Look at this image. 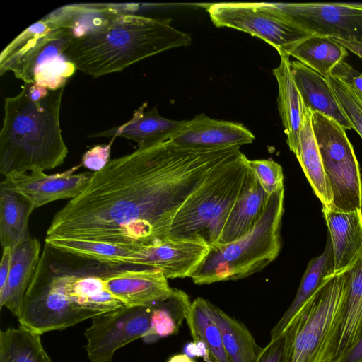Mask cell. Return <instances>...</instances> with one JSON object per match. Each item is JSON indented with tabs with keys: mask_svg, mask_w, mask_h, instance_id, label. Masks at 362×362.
<instances>
[{
	"mask_svg": "<svg viewBox=\"0 0 362 362\" xmlns=\"http://www.w3.org/2000/svg\"><path fill=\"white\" fill-rule=\"evenodd\" d=\"M346 274L332 276L287 326L284 362H334L346 289Z\"/></svg>",
	"mask_w": 362,
	"mask_h": 362,
	"instance_id": "52a82bcc",
	"label": "cell"
},
{
	"mask_svg": "<svg viewBox=\"0 0 362 362\" xmlns=\"http://www.w3.org/2000/svg\"><path fill=\"white\" fill-rule=\"evenodd\" d=\"M202 239H172L140 247L134 264L161 272L168 279L190 277L209 252Z\"/></svg>",
	"mask_w": 362,
	"mask_h": 362,
	"instance_id": "5bb4252c",
	"label": "cell"
},
{
	"mask_svg": "<svg viewBox=\"0 0 362 362\" xmlns=\"http://www.w3.org/2000/svg\"><path fill=\"white\" fill-rule=\"evenodd\" d=\"M103 280L109 292L128 307L151 305L173 290L161 272L132 264H110Z\"/></svg>",
	"mask_w": 362,
	"mask_h": 362,
	"instance_id": "4fadbf2b",
	"label": "cell"
},
{
	"mask_svg": "<svg viewBox=\"0 0 362 362\" xmlns=\"http://www.w3.org/2000/svg\"><path fill=\"white\" fill-rule=\"evenodd\" d=\"M167 362H196L191 357L185 354H179L172 356Z\"/></svg>",
	"mask_w": 362,
	"mask_h": 362,
	"instance_id": "b9f144b4",
	"label": "cell"
},
{
	"mask_svg": "<svg viewBox=\"0 0 362 362\" xmlns=\"http://www.w3.org/2000/svg\"><path fill=\"white\" fill-rule=\"evenodd\" d=\"M248 165L264 191L271 195L284 187L281 166L272 160H249Z\"/></svg>",
	"mask_w": 362,
	"mask_h": 362,
	"instance_id": "836d02e7",
	"label": "cell"
},
{
	"mask_svg": "<svg viewBox=\"0 0 362 362\" xmlns=\"http://www.w3.org/2000/svg\"><path fill=\"white\" fill-rule=\"evenodd\" d=\"M269 196L252 174L228 213L215 245L232 243L249 233L260 218Z\"/></svg>",
	"mask_w": 362,
	"mask_h": 362,
	"instance_id": "603a6c76",
	"label": "cell"
},
{
	"mask_svg": "<svg viewBox=\"0 0 362 362\" xmlns=\"http://www.w3.org/2000/svg\"><path fill=\"white\" fill-rule=\"evenodd\" d=\"M79 164L62 173L47 175L44 171L14 173L4 180L31 202L34 209L49 202L74 199L87 186L93 173L75 174Z\"/></svg>",
	"mask_w": 362,
	"mask_h": 362,
	"instance_id": "9a60e30c",
	"label": "cell"
},
{
	"mask_svg": "<svg viewBox=\"0 0 362 362\" xmlns=\"http://www.w3.org/2000/svg\"><path fill=\"white\" fill-rule=\"evenodd\" d=\"M312 125L332 194V211H362L359 165L346 129L317 112H312Z\"/></svg>",
	"mask_w": 362,
	"mask_h": 362,
	"instance_id": "ba28073f",
	"label": "cell"
},
{
	"mask_svg": "<svg viewBox=\"0 0 362 362\" xmlns=\"http://www.w3.org/2000/svg\"><path fill=\"white\" fill-rule=\"evenodd\" d=\"M184 354L188 356L202 357L205 362H212L209 353L205 345L199 341L189 342L183 348Z\"/></svg>",
	"mask_w": 362,
	"mask_h": 362,
	"instance_id": "f35d334b",
	"label": "cell"
},
{
	"mask_svg": "<svg viewBox=\"0 0 362 362\" xmlns=\"http://www.w3.org/2000/svg\"><path fill=\"white\" fill-rule=\"evenodd\" d=\"M207 300L197 298L190 305L186 322L194 341L203 343L212 362H230L225 351L221 332L209 315Z\"/></svg>",
	"mask_w": 362,
	"mask_h": 362,
	"instance_id": "1f68e13d",
	"label": "cell"
},
{
	"mask_svg": "<svg viewBox=\"0 0 362 362\" xmlns=\"http://www.w3.org/2000/svg\"><path fill=\"white\" fill-rule=\"evenodd\" d=\"M34 208L28 198L4 180L0 185V240L2 248L13 250L30 237L28 219Z\"/></svg>",
	"mask_w": 362,
	"mask_h": 362,
	"instance_id": "484cf974",
	"label": "cell"
},
{
	"mask_svg": "<svg viewBox=\"0 0 362 362\" xmlns=\"http://www.w3.org/2000/svg\"><path fill=\"white\" fill-rule=\"evenodd\" d=\"M207 309L221 334L230 362H256L262 349L247 328L207 300Z\"/></svg>",
	"mask_w": 362,
	"mask_h": 362,
	"instance_id": "4316f807",
	"label": "cell"
},
{
	"mask_svg": "<svg viewBox=\"0 0 362 362\" xmlns=\"http://www.w3.org/2000/svg\"><path fill=\"white\" fill-rule=\"evenodd\" d=\"M12 250L10 247L3 249V254L0 264V292L6 284L11 262Z\"/></svg>",
	"mask_w": 362,
	"mask_h": 362,
	"instance_id": "ab89813d",
	"label": "cell"
},
{
	"mask_svg": "<svg viewBox=\"0 0 362 362\" xmlns=\"http://www.w3.org/2000/svg\"><path fill=\"white\" fill-rule=\"evenodd\" d=\"M240 146L199 148L168 140L110 160L54 216L49 238L136 247L170 239L173 218Z\"/></svg>",
	"mask_w": 362,
	"mask_h": 362,
	"instance_id": "6da1fadb",
	"label": "cell"
},
{
	"mask_svg": "<svg viewBox=\"0 0 362 362\" xmlns=\"http://www.w3.org/2000/svg\"><path fill=\"white\" fill-rule=\"evenodd\" d=\"M64 87L49 90L33 100L23 88L4 101L0 132V173L44 171L61 165L68 153L62 138L59 112Z\"/></svg>",
	"mask_w": 362,
	"mask_h": 362,
	"instance_id": "277c9868",
	"label": "cell"
},
{
	"mask_svg": "<svg viewBox=\"0 0 362 362\" xmlns=\"http://www.w3.org/2000/svg\"><path fill=\"white\" fill-rule=\"evenodd\" d=\"M256 362H284V337L283 335L262 349Z\"/></svg>",
	"mask_w": 362,
	"mask_h": 362,
	"instance_id": "74e56055",
	"label": "cell"
},
{
	"mask_svg": "<svg viewBox=\"0 0 362 362\" xmlns=\"http://www.w3.org/2000/svg\"><path fill=\"white\" fill-rule=\"evenodd\" d=\"M345 272L346 289L334 362L362 337V250Z\"/></svg>",
	"mask_w": 362,
	"mask_h": 362,
	"instance_id": "44dd1931",
	"label": "cell"
},
{
	"mask_svg": "<svg viewBox=\"0 0 362 362\" xmlns=\"http://www.w3.org/2000/svg\"><path fill=\"white\" fill-rule=\"evenodd\" d=\"M323 208L333 210L332 194L322 166L312 125V112L304 103L298 145L293 151Z\"/></svg>",
	"mask_w": 362,
	"mask_h": 362,
	"instance_id": "7402d4cb",
	"label": "cell"
},
{
	"mask_svg": "<svg viewBox=\"0 0 362 362\" xmlns=\"http://www.w3.org/2000/svg\"><path fill=\"white\" fill-rule=\"evenodd\" d=\"M331 240L334 274L346 271L362 250V211H334L322 208Z\"/></svg>",
	"mask_w": 362,
	"mask_h": 362,
	"instance_id": "d6986e66",
	"label": "cell"
},
{
	"mask_svg": "<svg viewBox=\"0 0 362 362\" xmlns=\"http://www.w3.org/2000/svg\"><path fill=\"white\" fill-rule=\"evenodd\" d=\"M191 303L185 291L173 288L168 297L151 305V329L144 341L151 344L160 338L176 334L186 320Z\"/></svg>",
	"mask_w": 362,
	"mask_h": 362,
	"instance_id": "f1b7e54d",
	"label": "cell"
},
{
	"mask_svg": "<svg viewBox=\"0 0 362 362\" xmlns=\"http://www.w3.org/2000/svg\"><path fill=\"white\" fill-rule=\"evenodd\" d=\"M216 27L236 29L257 37L279 54L313 35L284 18L271 3H216L207 7Z\"/></svg>",
	"mask_w": 362,
	"mask_h": 362,
	"instance_id": "30bf717a",
	"label": "cell"
},
{
	"mask_svg": "<svg viewBox=\"0 0 362 362\" xmlns=\"http://www.w3.org/2000/svg\"><path fill=\"white\" fill-rule=\"evenodd\" d=\"M45 243L63 251L103 263L134 264L140 247L61 238H45Z\"/></svg>",
	"mask_w": 362,
	"mask_h": 362,
	"instance_id": "f546056e",
	"label": "cell"
},
{
	"mask_svg": "<svg viewBox=\"0 0 362 362\" xmlns=\"http://www.w3.org/2000/svg\"><path fill=\"white\" fill-rule=\"evenodd\" d=\"M291 70L302 99L312 112L327 116L346 129H353L326 78L298 60L291 62Z\"/></svg>",
	"mask_w": 362,
	"mask_h": 362,
	"instance_id": "ffe728a7",
	"label": "cell"
},
{
	"mask_svg": "<svg viewBox=\"0 0 362 362\" xmlns=\"http://www.w3.org/2000/svg\"><path fill=\"white\" fill-rule=\"evenodd\" d=\"M284 188L269 196L255 226L242 238L210 247L191 276L195 284L234 281L259 272L273 262L281 250V226L284 211Z\"/></svg>",
	"mask_w": 362,
	"mask_h": 362,
	"instance_id": "5b68a950",
	"label": "cell"
},
{
	"mask_svg": "<svg viewBox=\"0 0 362 362\" xmlns=\"http://www.w3.org/2000/svg\"><path fill=\"white\" fill-rule=\"evenodd\" d=\"M76 70L75 66L63 55L42 69L35 76L34 83L50 90L65 87L69 78Z\"/></svg>",
	"mask_w": 362,
	"mask_h": 362,
	"instance_id": "e575fe53",
	"label": "cell"
},
{
	"mask_svg": "<svg viewBox=\"0 0 362 362\" xmlns=\"http://www.w3.org/2000/svg\"><path fill=\"white\" fill-rule=\"evenodd\" d=\"M147 105L146 102L143 103L124 124L94 133L89 137H123L136 141L139 147H147L170 140L186 122L165 118L156 107L146 111Z\"/></svg>",
	"mask_w": 362,
	"mask_h": 362,
	"instance_id": "e0dca14e",
	"label": "cell"
},
{
	"mask_svg": "<svg viewBox=\"0 0 362 362\" xmlns=\"http://www.w3.org/2000/svg\"><path fill=\"white\" fill-rule=\"evenodd\" d=\"M0 362H52L40 334L21 326L0 332Z\"/></svg>",
	"mask_w": 362,
	"mask_h": 362,
	"instance_id": "4dcf8cb0",
	"label": "cell"
},
{
	"mask_svg": "<svg viewBox=\"0 0 362 362\" xmlns=\"http://www.w3.org/2000/svg\"><path fill=\"white\" fill-rule=\"evenodd\" d=\"M112 141L109 144L97 145L88 150L82 156L81 165L94 172L103 168L110 160Z\"/></svg>",
	"mask_w": 362,
	"mask_h": 362,
	"instance_id": "d590c367",
	"label": "cell"
},
{
	"mask_svg": "<svg viewBox=\"0 0 362 362\" xmlns=\"http://www.w3.org/2000/svg\"><path fill=\"white\" fill-rule=\"evenodd\" d=\"M109 264L45 243L24 296L20 326L41 335L123 306L103 280Z\"/></svg>",
	"mask_w": 362,
	"mask_h": 362,
	"instance_id": "7a4b0ae2",
	"label": "cell"
},
{
	"mask_svg": "<svg viewBox=\"0 0 362 362\" xmlns=\"http://www.w3.org/2000/svg\"><path fill=\"white\" fill-rule=\"evenodd\" d=\"M285 54L296 58L327 78L333 69L348 56V51L332 37L313 35L293 45Z\"/></svg>",
	"mask_w": 362,
	"mask_h": 362,
	"instance_id": "83f0119b",
	"label": "cell"
},
{
	"mask_svg": "<svg viewBox=\"0 0 362 362\" xmlns=\"http://www.w3.org/2000/svg\"><path fill=\"white\" fill-rule=\"evenodd\" d=\"M170 21L122 13L74 38L63 55L76 69L95 78L120 72L145 58L191 44V36Z\"/></svg>",
	"mask_w": 362,
	"mask_h": 362,
	"instance_id": "3957f363",
	"label": "cell"
},
{
	"mask_svg": "<svg viewBox=\"0 0 362 362\" xmlns=\"http://www.w3.org/2000/svg\"><path fill=\"white\" fill-rule=\"evenodd\" d=\"M335 362H362V337Z\"/></svg>",
	"mask_w": 362,
	"mask_h": 362,
	"instance_id": "60d3db41",
	"label": "cell"
},
{
	"mask_svg": "<svg viewBox=\"0 0 362 362\" xmlns=\"http://www.w3.org/2000/svg\"><path fill=\"white\" fill-rule=\"evenodd\" d=\"M254 134L240 123L218 120L204 114L186 120L170 141L182 146L199 148L240 146L252 143Z\"/></svg>",
	"mask_w": 362,
	"mask_h": 362,
	"instance_id": "2e32d148",
	"label": "cell"
},
{
	"mask_svg": "<svg viewBox=\"0 0 362 362\" xmlns=\"http://www.w3.org/2000/svg\"><path fill=\"white\" fill-rule=\"evenodd\" d=\"M74 38L54 11L27 28L0 54V74L12 71L24 83H34L35 75L63 56Z\"/></svg>",
	"mask_w": 362,
	"mask_h": 362,
	"instance_id": "9c48e42d",
	"label": "cell"
},
{
	"mask_svg": "<svg viewBox=\"0 0 362 362\" xmlns=\"http://www.w3.org/2000/svg\"><path fill=\"white\" fill-rule=\"evenodd\" d=\"M279 55L280 64L272 70V73L278 83V108L286 135V143L293 153L298 143L303 121V100L293 80L290 56L285 53Z\"/></svg>",
	"mask_w": 362,
	"mask_h": 362,
	"instance_id": "d4e9b609",
	"label": "cell"
},
{
	"mask_svg": "<svg viewBox=\"0 0 362 362\" xmlns=\"http://www.w3.org/2000/svg\"><path fill=\"white\" fill-rule=\"evenodd\" d=\"M252 175L248 158L242 152L216 168L177 211L170 238H197L215 245Z\"/></svg>",
	"mask_w": 362,
	"mask_h": 362,
	"instance_id": "8992f818",
	"label": "cell"
},
{
	"mask_svg": "<svg viewBox=\"0 0 362 362\" xmlns=\"http://www.w3.org/2000/svg\"><path fill=\"white\" fill-rule=\"evenodd\" d=\"M330 76L341 80L362 93V74L344 61L339 63L333 69Z\"/></svg>",
	"mask_w": 362,
	"mask_h": 362,
	"instance_id": "8d00e7d4",
	"label": "cell"
},
{
	"mask_svg": "<svg viewBox=\"0 0 362 362\" xmlns=\"http://www.w3.org/2000/svg\"><path fill=\"white\" fill-rule=\"evenodd\" d=\"M151 305H123L91 318L92 324L84 332L90 362H112L117 349L146 337L151 329Z\"/></svg>",
	"mask_w": 362,
	"mask_h": 362,
	"instance_id": "8fae6325",
	"label": "cell"
},
{
	"mask_svg": "<svg viewBox=\"0 0 362 362\" xmlns=\"http://www.w3.org/2000/svg\"><path fill=\"white\" fill-rule=\"evenodd\" d=\"M271 4L284 18L312 35L362 42V4Z\"/></svg>",
	"mask_w": 362,
	"mask_h": 362,
	"instance_id": "7c38bea8",
	"label": "cell"
},
{
	"mask_svg": "<svg viewBox=\"0 0 362 362\" xmlns=\"http://www.w3.org/2000/svg\"><path fill=\"white\" fill-rule=\"evenodd\" d=\"M333 275L334 259L331 240L328 236L323 252L309 262L293 302L270 332V340L282 335L303 306Z\"/></svg>",
	"mask_w": 362,
	"mask_h": 362,
	"instance_id": "cb8c5ba5",
	"label": "cell"
},
{
	"mask_svg": "<svg viewBox=\"0 0 362 362\" xmlns=\"http://www.w3.org/2000/svg\"><path fill=\"white\" fill-rule=\"evenodd\" d=\"M327 79L353 129L362 138V93L332 76Z\"/></svg>",
	"mask_w": 362,
	"mask_h": 362,
	"instance_id": "d6a6232c",
	"label": "cell"
},
{
	"mask_svg": "<svg viewBox=\"0 0 362 362\" xmlns=\"http://www.w3.org/2000/svg\"><path fill=\"white\" fill-rule=\"evenodd\" d=\"M40 258V243L35 238H28L12 250L8 280L0 292V308L5 306L17 318Z\"/></svg>",
	"mask_w": 362,
	"mask_h": 362,
	"instance_id": "ac0fdd59",
	"label": "cell"
}]
</instances>
